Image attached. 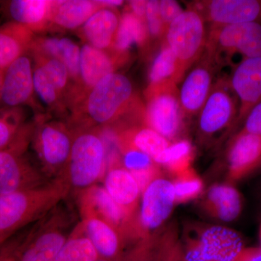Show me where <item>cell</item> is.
I'll list each match as a JSON object with an SVG mask.
<instances>
[{
  "label": "cell",
  "instance_id": "6da1fadb",
  "mask_svg": "<svg viewBox=\"0 0 261 261\" xmlns=\"http://www.w3.org/2000/svg\"><path fill=\"white\" fill-rule=\"evenodd\" d=\"M70 192L57 178L38 188L0 195V243L42 219Z\"/></svg>",
  "mask_w": 261,
  "mask_h": 261
},
{
  "label": "cell",
  "instance_id": "7a4b0ae2",
  "mask_svg": "<svg viewBox=\"0 0 261 261\" xmlns=\"http://www.w3.org/2000/svg\"><path fill=\"white\" fill-rule=\"evenodd\" d=\"M106 169L107 152L102 134L93 128H85L73 135L69 159L58 178L77 195L97 185Z\"/></svg>",
  "mask_w": 261,
  "mask_h": 261
},
{
  "label": "cell",
  "instance_id": "3957f363",
  "mask_svg": "<svg viewBox=\"0 0 261 261\" xmlns=\"http://www.w3.org/2000/svg\"><path fill=\"white\" fill-rule=\"evenodd\" d=\"M62 202L27 231L17 261H56L62 247L78 224H75L73 212Z\"/></svg>",
  "mask_w": 261,
  "mask_h": 261
},
{
  "label": "cell",
  "instance_id": "277c9868",
  "mask_svg": "<svg viewBox=\"0 0 261 261\" xmlns=\"http://www.w3.org/2000/svg\"><path fill=\"white\" fill-rule=\"evenodd\" d=\"M135 102L128 77L113 73L103 78L81 102V109L90 124L107 126L119 121Z\"/></svg>",
  "mask_w": 261,
  "mask_h": 261
},
{
  "label": "cell",
  "instance_id": "5b68a950",
  "mask_svg": "<svg viewBox=\"0 0 261 261\" xmlns=\"http://www.w3.org/2000/svg\"><path fill=\"white\" fill-rule=\"evenodd\" d=\"M166 44L176 57L178 82L202 55L206 44L205 18L198 10H184L166 29Z\"/></svg>",
  "mask_w": 261,
  "mask_h": 261
},
{
  "label": "cell",
  "instance_id": "8992f818",
  "mask_svg": "<svg viewBox=\"0 0 261 261\" xmlns=\"http://www.w3.org/2000/svg\"><path fill=\"white\" fill-rule=\"evenodd\" d=\"M145 123L168 140H176L181 133L185 117L178 89L173 81L149 85L146 90Z\"/></svg>",
  "mask_w": 261,
  "mask_h": 261
},
{
  "label": "cell",
  "instance_id": "52a82bcc",
  "mask_svg": "<svg viewBox=\"0 0 261 261\" xmlns=\"http://www.w3.org/2000/svg\"><path fill=\"white\" fill-rule=\"evenodd\" d=\"M245 247L241 236L233 229L207 226L181 244L182 261H234Z\"/></svg>",
  "mask_w": 261,
  "mask_h": 261
},
{
  "label": "cell",
  "instance_id": "ba28073f",
  "mask_svg": "<svg viewBox=\"0 0 261 261\" xmlns=\"http://www.w3.org/2000/svg\"><path fill=\"white\" fill-rule=\"evenodd\" d=\"M175 203L172 182L161 176L151 182L141 196L134 224V241L137 243L157 233L169 217Z\"/></svg>",
  "mask_w": 261,
  "mask_h": 261
},
{
  "label": "cell",
  "instance_id": "9c48e42d",
  "mask_svg": "<svg viewBox=\"0 0 261 261\" xmlns=\"http://www.w3.org/2000/svg\"><path fill=\"white\" fill-rule=\"evenodd\" d=\"M73 140V134L61 123L49 122L38 127L34 135V149L48 178L54 180L61 177L69 159Z\"/></svg>",
  "mask_w": 261,
  "mask_h": 261
},
{
  "label": "cell",
  "instance_id": "30bf717a",
  "mask_svg": "<svg viewBox=\"0 0 261 261\" xmlns=\"http://www.w3.org/2000/svg\"><path fill=\"white\" fill-rule=\"evenodd\" d=\"M76 195L81 218L97 216L116 228L126 242L132 240L135 220L113 200L102 185L97 184Z\"/></svg>",
  "mask_w": 261,
  "mask_h": 261
},
{
  "label": "cell",
  "instance_id": "8fae6325",
  "mask_svg": "<svg viewBox=\"0 0 261 261\" xmlns=\"http://www.w3.org/2000/svg\"><path fill=\"white\" fill-rule=\"evenodd\" d=\"M23 151L0 152V195L38 188L53 181L24 157Z\"/></svg>",
  "mask_w": 261,
  "mask_h": 261
},
{
  "label": "cell",
  "instance_id": "7c38bea8",
  "mask_svg": "<svg viewBox=\"0 0 261 261\" xmlns=\"http://www.w3.org/2000/svg\"><path fill=\"white\" fill-rule=\"evenodd\" d=\"M231 87L223 82L214 86L210 95L199 113V128L205 135H213L237 119L238 109Z\"/></svg>",
  "mask_w": 261,
  "mask_h": 261
},
{
  "label": "cell",
  "instance_id": "4fadbf2b",
  "mask_svg": "<svg viewBox=\"0 0 261 261\" xmlns=\"http://www.w3.org/2000/svg\"><path fill=\"white\" fill-rule=\"evenodd\" d=\"M194 8L214 27L249 22L261 23V0H212L197 3Z\"/></svg>",
  "mask_w": 261,
  "mask_h": 261
},
{
  "label": "cell",
  "instance_id": "5bb4252c",
  "mask_svg": "<svg viewBox=\"0 0 261 261\" xmlns=\"http://www.w3.org/2000/svg\"><path fill=\"white\" fill-rule=\"evenodd\" d=\"M230 87L240 101L237 122L244 121L261 102V57L246 58L233 70Z\"/></svg>",
  "mask_w": 261,
  "mask_h": 261
},
{
  "label": "cell",
  "instance_id": "9a60e30c",
  "mask_svg": "<svg viewBox=\"0 0 261 261\" xmlns=\"http://www.w3.org/2000/svg\"><path fill=\"white\" fill-rule=\"evenodd\" d=\"M34 93L32 60L27 53L3 71L1 101L8 108L29 104Z\"/></svg>",
  "mask_w": 261,
  "mask_h": 261
},
{
  "label": "cell",
  "instance_id": "2e32d148",
  "mask_svg": "<svg viewBox=\"0 0 261 261\" xmlns=\"http://www.w3.org/2000/svg\"><path fill=\"white\" fill-rule=\"evenodd\" d=\"M116 56L122 55L110 54V51L101 50L88 44L81 48L80 77L77 84L79 93L75 100L82 102L89 91L108 75L115 73L116 69Z\"/></svg>",
  "mask_w": 261,
  "mask_h": 261
},
{
  "label": "cell",
  "instance_id": "e0dca14e",
  "mask_svg": "<svg viewBox=\"0 0 261 261\" xmlns=\"http://www.w3.org/2000/svg\"><path fill=\"white\" fill-rule=\"evenodd\" d=\"M102 180L103 187L113 200L135 220L142 192L133 175L121 163H116L108 166Z\"/></svg>",
  "mask_w": 261,
  "mask_h": 261
},
{
  "label": "cell",
  "instance_id": "ac0fdd59",
  "mask_svg": "<svg viewBox=\"0 0 261 261\" xmlns=\"http://www.w3.org/2000/svg\"><path fill=\"white\" fill-rule=\"evenodd\" d=\"M228 179L238 181L261 164V136L241 130L228 150Z\"/></svg>",
  "mask_w": 261,
  "mask_h": 261
},
{
  "label": "cell",
  "instance_id": "d6986e66",
  "mask_svg": "<svg viewBox=\"0 0 261 261\" xmlns=\"http://www.w3.org/2000/svg\"><path fill=\"white\" fill-rule=\"evenodd\" d=\"M201 62L187 75L178 89V99L185 116L200 113L213 87L211 62Z\"/></svg>",
  "mask_w": 261,
  "mask_h": 261
},
{
  "label": "cell",
  "instance_id": "ffe728a7",
  "mask_svg": "<svg viewBox=\"0 0 261 261\" xmlns=\"http://www.w3.org/2000/svg\"><path fill=\"white\" fill-rule=\"evenodd\" d=\"M81 222L101 260H117L123 256L126 240L113 226L94 216H84Z\"/></svg>",
  "mask_w": 261,
  "mask_h": 261
},
{
  "label": "cell",
  "instance_id": "44dd1931",
  "mask_svg": "<svg viewBox=\"0 0 261 261\" xmlns=\"http://www.w3.org/2000/svg\"><path fill=\"white\" fill-rule=\"evenodd\" d=\"M181 258V243L172 233L140 240L124 254L123 261H178Z\"/></svg>",
  "mask_w": 261,
  "mask_h": 261
},
{
  "label": "cell",
  "instance_id": "7402d4cb",
  "mask_svg": "<svg viewBox=\"0 0 261 261\" xmlns=\"http://www.w3.org/2000/svg\"><path fill=\"white\" fill-rule=\"evenodd\" d=\"M120 19L116 8L103 7L98 10L82 25L86 44L101 50L113 49Z\"/></svg>",
  "mask_w": 261,
  "mask_h": 261
},
{
  "label": "cell",
  "instance_id": "603a6c76",
  "mask_svg": "<svg viewBox=\"0 0 261 261\" xmlns=\"http://www.w3.org/2000/svg\"><path fill=\"white\" fill-rule=\"evenodd\" d=\"M33 55L58 60L64 64L70 80L80 77L81 48L68 38L44 37L34 39L30 48Z\"/></svg>",
  "mask_w": 261,
  "mask_h": 261
},
{
  "label": "cell",
  "instance_id": "cb8c5ba5",
  "mask_svg": "<svg viewBox=\"0 0 261 261\" xmlns=\"http://www.w3.org/2000/svg\"><path fill=\"white\" fill-rule=\"evenodd\" d=\"M261 38V23L249 22L231 25L214 27L211 33L208 43L211 53L218 49L224 51L226 54H234L240 46Z\"/></svg>",
  "mask_w": 261,
  "mask_h": 261
},
{
  "label": "cell",
  "instance_id": "d4e9b609",
  "mask_svg": "<svg viewBox=\"0 0 261 261\" xmlns=\"http://www.w3.org/2000/svg\"><path fill=\"white\" fill-rule=\"evenodd\" d=\"M30 29L11 21L0 27V70L3 71L30 50L34 40Z\"/></svg>",
  "mask_w": 261,
  "mask_h": 261
},
{
  "label": "cell",
  "instance_id": "484cf974",
  "mask_svg": "<svg viewBox=\"0 0 261 261\" xmlns=\"http://www.w3.org/2000/svg\"><path fill=\"white\" fill-rule=\"evenodd\" d=\"M99 1L66 0L53 1L49 22L65 29L82 27L98 10L103 8Z\"/></svg>",
  "mask_w": 261,
  "mask_h": 261
},
{
  "label": "cell",
  "instance_id": "4316f807",
  "mask_svg": "<svg viewBox=\"0 0 261 261\" xmlns=\"http://www.w3.org/2000/svg\"><path fill=\"white\" fill-rule=\"evenodd\" d=\"M205 207L209 214L221 221H234L243 210L241 194L230 184L215 185L207 192Z\"/></svg>",
  "mask_w": 261,
  "mask_h": 261
},
{
  "label": "cell",
  "instance_id": "83f0119b",
  "mask_svg": "<svg viewBox=\"0 0 261 261\" xmlns=\"http://www.w3.org/2000/svg\"><path fill=\"white\" fill-rule=\"evenodd\" d=\"M53 3L47 0H13L8 4V12L13 22L34 33L43 30L49 23Z\"/></svg>",
  "mask_w": 261,
  "mask_h": 261
},
{
  "label": "cell",
  "instance_id": "f1b7e54d",
  "mask_svg": "<svg viewBox=\"0 0 261 261\" xmlns=\"http://www.w3.org/2000/svg\"><path fill=\"white\" fill-rule=\"evenodd\" d=\"M116 145L122 166L133 175L142 193L151 182L161 176L159 165L139 149L129 146Z\"/></svg>",
  "mask_w": 261,
  "mask_h": 261
},
{
  "label": "cell",
  "instance_id": "f546056e",
  "mask_svg": "<svg viewBox=\"0 0 261 261\" xmlns=\"http://www.w3.org/2000/svg\"><path fill=\"white\" fill-rule=\"evenodd\" d=\"M149 37L145 22L128 10L121 15L120 19L113 50L118 54L123 55L133 44L144 47L147 44Z\"/></svg>",
  "mask_w": 261,
  "mask_h": 261
},
{
  "label": "cell",
  "instance_id": "4dcf8cb0",
  "mask_svg": "<svg viewBox=\"0 0 261 261\" xmlns=\"http://www.w3.org/2000/svg\"><path fill=\"white\" fill-rule=\"evenodd\" d=\"M101 260L82 222H79L70 233L56 261H98Z\"/></svg>",
  "mask_w": 261,
  "mask_h": 261
},
{
  "label": "cell",
  "instance_id": "1f68e13d",
  "mask_svg": "<svg viewBox=\"0 0 261 261\" xmlns=\"http://www.w3.org/2000/svg\"><path fill=\"white\" fill-rule=\"evenodd\" d=\"M22 123L20 108L6 107L0 110V152L10 149L27 137Z\"/></svg>",
  "mask_w": 261,
  "mask_h": 261
},
{
  "label": "cell",
  "instance_id": "d6a6232c",
  "mask_svg": "<svg viewBox=\"0 0 261 261\" xmlns=\"http://www.w3.org/2000/svg\"><path fill=\"white\" fill-rule=\"evenodd\" d=\"M34 92L46 106L58 108L65 94L42 65L35 61L33 67Z\"/></svg>",
  "mask_w": 261,
  "mask_h": 261
},
{
  "label": "cell",
  "instance_id": "836d02e7",
  "mask_svg": "<svg viewBox=\"0 0 261 261\" xmlns=\"http://www.w3.org/2000/svg\"><path fill=\"white\" fill-rule=\"evenodd\" d=\"M169 80L178 82V64L173 51L164 43L149 68V85Z\"/></svg>",
  "mask_w": 261,
  "mask_h": 261
},
{
  "label": "cell",
  "instance_id": "e575fe53",
  "mask_svg": "<svg viewBox=\"0 0 261 261\" xmlns=\"http://www.w3.org/2000/svg\"><path fill=\"white\" fill-rule=\"evenodd\" d=\"M192 149L190 142L179 140L171 144L160 157L157 164L163 165L175 176L190 168Z\"/></svg>",
  "mask_w": 261,
  "mask_h": 261
},
{
  "label": "cell",
  "instance_id": "d590c367",
  "mask_svg": "<svg viewBox=\"0 0 261 261\" xmlns=\"http://www.w3.org/2000/svg\"><path fill=\"white\" fill-rule=\"evenodd\" d=\"M172 183L176 203L188 202L195 198L203 188L202 180L191 168L176 176Z\"/></svg>",
  "mask_w": 261,
  "mask_h": 261
},
{
  "label": "cell",
  "instance_id": "8d00e7d4",
  "mask_svg": "<svg viewBox=\"0 0 261 261\" xmlns=\"http://www.w3.org/2000/svg\"><path fill=\"white\" fill-rule=\"evenodd\" d=\"M145 22L149 37L159 39L166 34V28L160 15L159 1L147 2Z\"/></svg>",
  "mask_w": 261,
  "mask_h": 261
},
{
  "label": "cell",
  "instance_id": "74e56055",
  "mask_svg": "<svg viewBox=\"0 0 261 261\" xmlns=\"http://www.w3.org/2000/svg\"><path fill=\"white\" fill-rule=\"evenodd\" d=\"M159 10L161 19L166 29L184 12L177 2L173 0L159 1Z\"/></svg>",
  "mask_w": 261,
  "mask_h": 261
},
{
  "label": "cell",
  "instance_id": "f35d334b",
  "mask_svg": "<svg viewBox=\"0 0 261 261\" xmlns=\"http://www.w3.org/2000/svg\"><path fill=\"white\" fill-rule=\"evenodd\" d=\"M248 133L261 136V102L249 112L244 120L243 129Z\"/></svg>",
  "mask_w": 261,
  "mask_h": 261
},
{
  "label": "cell",
  "instance_id": "ab89813d",
  "mask_svg": "<svg viewBox=\"0 0 261 261\" xmlns=\"http://www.w3.org/2000/svg\"><path fill=\"white\" fill-rule=\"evenodd\" d=\"M20 247L18 239L10 238L3 244L0 251V261H17Z\"/></svg>",
  "mask_w": 261,
  "mask_h": 261
},
{
  "label": "cell",
  "instance_id": "60d3db41",
  "mask_svg": "<svg viewBox=\"0 0 261 261\" xmlns=\"http://www.w3.org/2000/svg\"><path fill=\"white\" fill-rule=\"evenodd\" d=\"M234 261H261V247H244Z\"/></svg>",
  "mask_w": 261,
  "mask_h": 261
},
{
  "label": "cell",
  "instance_id": "b9f144b4",
  "mask_svg": "<svg viewBox=\"0 0 261 261\" xmlns=\"http://www.w3.org/2000/svg\"><path fill=\"white\" fill-rule=\"evenodd\" d=\"M147 1H130L129 11L132 12L137 18L145 22L146 5ZM146 23V22H145Z\"/></svg>",
  "mask_w": 261,
  "mask_h": 261
},
{
  "label": "cell",
  "instance_id": "7bdbcfd3",
  "mask_svg": "<svg viewBox=\"0 0 261 261\" xmlns=\"http://www.w3.org/2000/svg\"><path fill=\"white\" fill-rule=\"evenodd\" d=\"M99 3L103 6L108 7V8H116L117 6H121L123 4V2L120 1V0H113V1L102 0V1H99Z\"/></svg>",
  "mask_w": 261,
  "mask_h": 261
},
{
  "label": "cell",
  "instance_id": "ee69618b",
  "mask_svg": "<svg viewBox=\"0 0 261 261\" xmlns=\"http://www.w3.org/2000/svg\"><path fill=\"white\" fill-rule=\"evenodd\" d=\"M2 81H3V71L0 70V101H1Z\"/></svg>",
  "mask_w": 261,
  "mask_h": 261
},
{
  "label": "cell",
  "instance_id": "f6af8a7d",
  "mask_svg": "<svg viewBox=\"0 0 261 261\" xmlns=\"http://www.w3.org/2000/svg\"><path fill=\"white\" fill-rule=\"evenodd\" d=\"M258 238H259V241H260V247H261V221H260V226H259Z\"/></svg>",
  "mask_w": 261,
  "mask_h": 261
},
{
  "label": "cell",
  "instance_id": "bcb514c9",
  "mask_svg": "<svg viewBox=\"0 0 261 261\" xmlns=\"http://www.w3.org/2000/svg\"><path fill=\"white\" fill-rule=\"evenodd\" d=\"M123 256H124V255H123ZM123 256L121 257V258L117 259V260H99L98 261H123Z\"/></svg>",
  "mask_w": 261,
  "mask_h": 261
},
{
  "label": "cell",
  "instance_id": "7dc6e473",
  "mask_svg": "<svg viewBox=\"0 0 261 261\" xmlns=\"http://www.w3.org/2000/svg\"><path fill=\"white\" fill-rule=\"evenodd\" d=\"M3 244L4 243H0V251H1L2 247H3Z\"/></svg>",
  "mask_w": 261,
  "mask_h": 261
},
{
  "label": "cell",
  "instance_id": "c3c4849f",
  "mask_svg": "<svg viewBox=\"0 0 261 261\" xmlns=\"http://www.w3.org/2000/svg\"><path fill=\"white\" fill-rule=\"evenodd\" d=\"M178 261H182V257H181V259H180V260H178Z\"/></svg>",
  "mask_w": 261,
  "mask_h": 261
}]
</instances>
